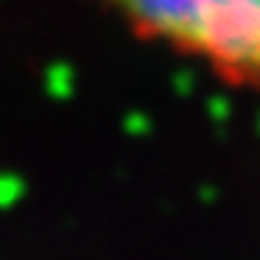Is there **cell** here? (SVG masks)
<instances>
[{
    "label": "cell",
    "mask_w": 260,
    "mask_h": 260,
    "mask_svg": "<svg viewBox=\"0 0 260 260\" xmlns=\"http://www.w3.org/2000/svg\"><path fill=\"white\" fill-rule=\"evenodd\" d=\"M122 19L229 79H260V0H107Z\"/></svg>",
    "instance_id": "6da1fadb"
}]
</instances>
